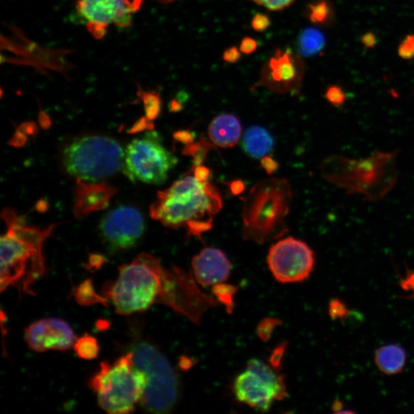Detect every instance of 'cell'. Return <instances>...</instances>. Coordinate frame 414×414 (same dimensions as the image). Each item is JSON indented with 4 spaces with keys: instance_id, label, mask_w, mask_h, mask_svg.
Wrapping results in <instances>:
<instances>
[{
    "instance_id": "cell-27",
    "label": "cell",
    "mask_w": 414,
    "mask_h": 414,
    "mask_svg": "<svg viewBox=\"0 0 414 414\" xmlns=\"http://www.w3.org/2000/svg\"><path fill=\"white\" fill-rule=\"evenodd\" d=\"M212 293L217 298V300L224 304L229 313L234 309V297L236 293V288L234 285L219 283L214 285Z\"/></svg>"
},
{
    "instance_id": "cell-15",
    "label": "cell",
    "mask_w": 414,
    "mask_h": 414,
    "mask_svg": "<svg viewBox=\"0 0 414 414\" xmlns=\"http://www.w3.org/2000/svg\"><path fill=\"white\" fill-rule=\"evenodd\" d=\"M231 268L232 265L225 254L216 248H206L192 260L195 278L204 287L225 282L229 276Z\"/></svg>"
},
{
    "instance_id": "cell-22",
    "label": "cell",
    "mask_w": 414,
    "mask_h": 414,
    "mask_svg": "<svg viewBox=\"0 0 414 414\" xmlns=\"http://www.w3.org/2000/svg\"><path fill=\"white\" fill-rule=\"evenodd\" d=\"M298 46L301 55L311 57L322 51L325 46V37L317 28H307L298 38Z\"/></svg>"
},
{
    "instance_id": "cell-3",
    "label": "cell",
    "mask_w": 414,
    "mask_h": 414,
    "mask_svg": "<svg viewBox=\"0 0 414 414\" xmlns=\"http://www.w3.org/2000/svg\"><path fill=\"white\" fill-rule=\"evenodd\" d=\"M3 218L8 230L1 237V292L13 286L18 292L34 295L31 287L45 273L43 244L55 225L45 229L26 227L9 209Z\"/></svg>"
},
{
    "instance_id": "cell-44",
    "label": "cell",
    "mask_w": 414,
    "mask_h": 414,
    "mask_svg": "<svg viewBox=\"0 0 414 414\" xmlns=\"http://www.w3.org/2000/svg\"><path fill=\"white\" fill-rule=\"evenodd\" d=\"M183 108H184V106H183V104L180 100L175 99L170 102V109L171 111L179 112Z\"/></svg>"
},
{
    "instance_id": "cell-23",
    "label": "cell",
    "mask_w": 414,
    "mask_h": 414,
    "mask_svg": "<svg viewBox=\"0 0 414 414\" xmlns=\"http://www.w3.org/2000/svg\"><path fill=\"white\" fill-rule=\"evenodd\" d=\"M307 16L315 25H325L332 21L333 8L329 0H315L307 5Z\"/></svg>"
},
{
    "instance_id": "cell-5",
    "label": "cell",
    "mask_w": 414,
    "mask_h": 414,
    "mask_svg": "<svg viewBox=\"0 0 414 414\" xmlns=\"http://www.w3.org/2000/svg\"><path fill=\"white\" fill-rule=\"evenodd\" d=\"M293 192L288 180L271 178L259 181L244 198L242 234L247 241L265 244L288 232Z\"/></svg>"
},
{
    "instance_id": "cell-8",
    "label": "cell",
    "mask_w": 414,
    "mask_h": 414,
    "mask_svg": "<svg viewBox=\"0 0 414 414\" xmlns=\"http://www.w3.org/2000/svg\"><path fill=\"white\" fill-rule=\"evenodd\" d=\"M124 153L116 140L102 136H85L74 139L65 147L62 162L70 175L95 183L123 168Z\"/></svg>"
},
{
    "instance_id": "cell-11",
    "label": "cell",
    "mask_w": 414,
    "mask_h": 414,
    "mask_svg": "<svg viewBox=\"0 0 414 414\" xmlns=\"http://www.w3.org/2000/svg\"><path fill=\"white\" fill-rule=\"evenodd\" d=\"M305 75V63L300 54L290 48L277 49L263 64L260 78L253 90L265 88L279 94H300Z\"/></svg>"
},
{
    "instance_id": "cell-1",
    "label": "cell",
    "mask_w": 414,
    "mask_h": 414,
    "mask_svg": "<svg viewBox=\"0 0 414 414\" xmlns=\"http://www.w3.org/2000/svg\"><path fill=\"white\" fill-rule=\"evenodd\" d=\"M192 290L190 273L178 267L168 271L156 257L141 254L119 268V278L107 294L118 314L129 315L156 303L178 312L189 300Z\"/></svg>"
},
{
    "instance_id": "cell-10",
    "label": "cell",
    "mask_w": 414,
    "mask_h": 414,
    "mask_svg": "<svg viewBox=\"0 0 414 414\" xmlns=\"http://www.w3.org/2000/svg\"><path fill=\"white\" fill-rule=\"evenodd\" d=\"M267 263L278 282L303 283L314 271L315 253L302 240L287 237L269 249Z\"/></svg>"
},
{
    "instance_id": "cell-13",
    "label": "cell",
    "mask_w": 414,
    "mask_h": 414,
    "mask_svg": "<svg viewBox=\"0 0 414 414\" xmlns=\"http://www.w3.org/2000/svg\"><path fill=\"white\" fill-rule=\"evenodd\" d=\"M99 229L109 249L120 251L136 245L146 230V223L137 208L122 205L104 217Z\"/></svg>"
},
{
    "instance_id": "cell-16",
    "label": "cell",
    "mask_w": 414,
    "mask_h": 414,
    "mask_svg": "<svg viewBox=\"0 0 414 414\" xmlns=\"http://www.w3.org/2000/svg\"><path fill=\"white\" fill-rule=\"evenodd\" d=\"M234 391L237 400L260 412H266L271 408L276 393L273 388L256 373L246 369L236 378Z\"/></svg>"
},
{
    "instance_id": "cell-2",
    "label": "cell",
    "mask_w": 414,
    "mask_h": 414,
    "mask_svg": "<svg viewBox=\"0 0 414 414\" xmlns=\"http://www.w3.org/2000/svg\"><path fill=\"white\" fill-rule=\"evenodd\" d=\"M223 208V199L209 182H200L188 175L159 191L150 214L167 227L185 228L189 236L201 239L213 227L214 217Z\"/></svg>"
},
{
    "instance_id": "cell-35",
    "label": "cell",
    "mask_w": 414,
    "mask_h": 414,
    "mask_svg": "<svg viewBox=\"0 0 414 414\" xmlns=\"http://www.w3.org/2000/svg\"><path fill=\"white\" fill-rule=\"evenodd\" d=\"M258 49V43L255 38L245 37L240 43L239 50L243 54L251 55Z\"/></svg>"
},
{
    "instance_id": "cell-40",
    "label": "cell",
    "mask_w": 414,
    "mask_h": 414,
    "mask_svg": "<svg viewBox=\"0 0 414 414\" xmlns=\"http://www.w3.org/2000/svg\"><path fill=\"white\" fill-rule=\"evenodd\" d=\"M401 287L403 290L411 291L410 298H414V271L409 273L407 276L402 279L400 283Z\"/></svg>"
},
{
    "instance_id": "cell-18",
    "label": "cell",
    "mask_w": 414,
    "mask_h": 414,
    "mask_svg": "<svg viewBox=\"0 0 414 414\" xmlns=\"http://www.w3.org/2000/svg\"><path fill=\"white\" fill-rule=\"evenodd\" d=\"M242 124L234 114H223L214 118L209 125V140L221 148H234L242 136Z\"/></svg>"
},
{
    "instance_id": "cell-26",
    "label": "cell",
    "mask_w": 414,
    "mask_h": 414,
    "mask_svg": "<svg viewBox=\"0 0 414 414\" xmlns=\"http://www.w3.org/2000/svg\"><path fill=\"white\" fill-rule=\"evenodd\" d=\"M210 148H214L213 146L205 138H201L197 143L187 144L183 150V153L194 159V165L192 167H197L203 163Z\"/></svg>"
},
{
    "instance_id": "cell-19",
    "label": "cell",
    "mask_w": 414,
    "mask_h": 414,
    "mask_svg": "<svg viewBox=\"0 0 414 414\" xmlns=\"http://www.w3.org/2000/svg\"><path fill=\"white\" fill-rule=\"evenodd\" d=\"M407 352L398 344L381 347L374 354V363L380 371L392 376L401 373L405 368Z\"/></svg>"
},
{
    "instance_id": "cell-43",
    "label": "cell",
    "mask_w": 414,
    "mask_h": 414,
    "mask_svg": "<svg viewBox=\"0 0 414 414\" xmlns=\"http://www.w3.org/2000/svg\"><path fill=\"white\" fill-rule=\"evenodd\" d=\"M332 410L335 413H353L354 412L351 411V410H344V406H343V403L342 401H334L332 406Z\"/></svg>"
},
{
    "instance_id": "cell-36",
    "label": "cell",
    "mask_w": 414,
    "mask_h": 414,
    "mask_svg": "<svg viewBox=\"0 0 414 414\" xmlns=\"http://www.w3.org/2000/svg\"><path fill=\"white\" fill-rule=\"evenodd\" d=\"M242 56V53L236 46H232L226 50L223 54V60L229 64L237 62Z\"/></svg>"
},
{
    "instance_id": "cell-38",
    "label": "cell",
    "mask_w": 414,
    "mask_h": 414,
    "mask_svg": "<svg viewBox=\"0 0 414 414\" xmlns=\"http://www.w3.org/2000/svg\"><path fill=\"white\" fill-rule=\"evenodd\" d=\"M173 138L182 143L190 144L195 141V134L190 131H179L173 134Z\"/></svg>"
},
{
    "instance_id": "cell-6",
    "label": "cell",
    "mask_w": 414,
    "mask_h": 414,
    "mask_svg": "<svg viewBox=\"0 0 414 414\" xmlns=\"http://www.w3.org/2000/svg\"><path fill=\"white\" fill-rule=\"evenodd\" d=\"M129 352L137 367L146 374L147 385L140 402L146 411L163 414L175 408L180 397L179 375L157 346L134 337Z\"/></svg>"
},
{
    "instance_id": "cell-28",
    "label": "cell",
    "mask_w": 414,
    "mask_h": 414,
    "mask_svg": "<svg viewBox=\"0 0 414 414\" xmlns=\"http://www.w3.org/2000/svg\"><path fill=\"white\" fill-rule=\"evenodd\" d=\"M77 300L82 305H92L94 303H106L103 298L95 293L91 281H85L82 284L75 294Z\"/></svg>"
},
{
    "instance_id": "cell-21",
    "label": "cell",
    "mask_w": 414,
    "mask_h": 414,
    "mask_svg": "<svg viewBox=\"0 0 414 414\" xmlns=\"http://www.w3.org/2000/svg\"><path fill=\"white\" fill-rule=\"evenodd\" d=\"M247 369L256 373L271 386L276 393V400H283L287 396V391L284 378L275 371L271 365L258 359L250 360L247 364Z\"/></svg>"
},
{
    "instance_id": "cell-30",
    "label": "cell",
    "mask_w": 414,
    "mask_h": 414,
    "mask_svg": "<svg viewBox=\"0 0 414 414\" xmlns=\"http://www.w3.org/2000/svg\"><path fill=\"white\" fill-rule=\"evenodd\" d=\"M329 313L333 320H343L349 315V310L339 298H332L329 305Z\"/></svg>"
},
{
    "instance_id": "cell-42",
    "label": "cell",
    "mask_w": 414,
    "mask_h": 414,
    "mask_svg": "<svg viewBox=\"0 0 414 414\" xmlns=\"http://www.w3.org/2000/svg\"><path fill=\"white\" fill-rule=\"evenodd\" d=\"M245 184L242 180H234L230 183L229 189L234 195L243 194L245 190Z\"/></svg>"
},
{
    "instance_id": "cell-31",
    "label": "cell",
    "mask_w": 414,
    "mask_h": 414,
    "mask_svg": "<svg viewBox=\"0 0 414 414\" xmlns=\"http://www.w3.org/2000/svg\"><path fill=\"white\" fill-rule=\"evenodd\" d=\"M255 4L263 6L271 11H282L290 7L295 0H252Z\"/></svg>"
},
{
    "instance_id": "cell-39",
    "label": "cell",
    "mask_w": 414,
    "mask_h": 414,
    "mask_svg": "<svg viewBox=\"0 0 414 414\" xmlns=\"http://www.w3.org/2000/svg\"><path fill=\"white\" fill-rule=\"evenodd\" d=\"M261 166L268 175H271L278 168V163L273 158L266 156L261 159Z\"/></svg>"
},
{
    "instance_id": "cell-34",
    "label": "cell",
    "mask_w": 414,
    "mask_h": 414,
    "mask_svg": "<svg viewBox=\"0 0 414 414\" xmlns=\"http://www.w3.org/2000/svg\"><path fill=\"white\" fill-rule=\"evenodd\" d=\"M276 324V320H266L260 324L258 329V334L260 338L267 340L269 336L271 335Z\"/></svg>"
},
{
    "instance_id": "cell-4",
    "label": "cell",
    "mask_w": 414,
    "mask_h": 414,
    "mask_svg": "<svg viewBox=\"0 0 414 414\" xmlns=\"http://www.w3.org/2000/svg\"><path fill=\"white\" fill-rule=\"evenodd\" d=\"M398 153L375 152L360 160L332 156L322 163L321 175L349 195H360L369 201L379 200L396 184Z\"/></svg>"
},
{
    "instance_id": "cell-7",
    "label": "cell",
    "mask_w": 414,
    "mask_h": 414,
    "mask_svg": "<svg viewBox=\"0 0 414 414\" xmlns=\"http://www.w3.org/2000/svg\"><path fill=\"white\" fill-rule=\"evenodd\" d=\"M89 385L97 394L102 409L111 414H123L134 411L140 403L147 378L134 364L129 352L112 364L102 361Z\"/></svg>"
},
{
    "instance_id": "cell-41",
    "label": "cell",
    "mask_w": 414,
    "mask_h": 414,
    "mask_svg": "<svg viewBox=\"0 0 414 414\" xmlns=\"http://www.w3.org/2000/svg\"><path fill=\"white\" fill-rule=\"evenodd\" d=\"M361 43L366 49H373L377 44V37L374 33L369 32L363 35Z\"/></svg>"
},
{
    "instance_id": "cell-12",
    "label": "cell",
    "mask_w": 414,
    "mask_h": 414,
    "mask_svg": "<svg viewBox=\"0 0 414 414\" xmlns=\"http://www.w3.org/2000/svg\"><path fill=\"white\" fill-rule=\"evenodd\" d=\"M142 0H78L76 13L89 32L100 40L110 25L127 28L132 15L139 11Z\"/></svg>"
},
{
    "instance_id": "cell-14",
    "label": "cell",
    "mask_w": 414,
    "mask_h": 414,
    "mask_svg": "<svg viewBox=\"0 0 414 414\" xmlns=\"http://www.w3.org/2000/svg\"><path fill=\"white\" fill-rule=\"evenodd\" d=\"M25 339L33 351L40 353L47 350L70 349L76 342V337L68 323L52 317L28 326L25 331Z\"/></svg>"
},
{
    "instance_id": "cell-29",
    "label": "cell",
    "mask_w": 414,
    "mask_h": 414,
    "mask_svg": "<svg viewBox=\"0 0 414 414\" xmlns=\"http://www.w3.org/2000/svg\"><path fill=\"white\" fill-rule=\"evenodd\" d=\"M325 99L334 107L342 106L347 99L344 91L339 85H331L325 92Z\"/></svg>"
},
{
    "instance_id": "cell-37",
    "label": "cell",
    "mask_w": 414,
    "mask_h": 414,
    "mask_svg": "<svg viewBox=\"0 0 414 414\" xmlns=\"http://www.w3.org/2000/svg\"><path fill=\"white\" fill-rule=\"evenodd\" d=\"M190 170L192 172L195 178L200 182H208L210 178V170L203 165L192 167Z\"/></svg>"
},
{
    "instance_id": "cell-45",
    "label": "cell",
    "mask_w": 414,
    "mask_h": 414,
    "mask_svg": "<svg viewBox=\"0 0 414 414\" xmlns=\"http://www.w3.org/2000/svg\"><path fill=\"white\" fill-rule=\"evenodd\" d=\"M157 1L160 3V4H171V3L175 2L176 0H157Z\"/></svg>"
},
{
    "instance_id": "cell-17",
    "label": "cell",
    "mask_w": 414,
    "mask_h": 414,
    "mask_svg": "<svg viewBox=\"0 0 414 414\" xmlns=\"http://www.w3.org/2000/svg\"><path fill=\"white\" fill-rule=\"evenodd\" d=\"M117 190L105 183L77 180L74 214L77 218L107 208Z\"/></svg>"
},
{
    "instance_id": "cell-9",
    "label": "cell",
    "mask_w": 414,
    "mask_h": 414,
    "mask_svg": "<svg viewBox=\"0 0 414 414\" xmlns=\"http://www.w3.org/2000/svg\"><path fill=\"white\" fill-rule=\"evenodd\" d=\"M178 158L163 147L159 134L150 131L133 140L125 150L123 172L133 182L160 185L177 165Z\"/></svg>"
},
{
    "instance_id": "cell-33",
    "label": "cell",
    "mask_w": 414,
    "mask_h": 414,
    "mask_svg": "<svg viewBox=\"0 0 414 414\" xmlns=\"http://www.w3.org/2000/svg\"><path fill=\"white\" fill-rule=\"evenodd\" d=\"M271 24V18L263 13H257L252 18L251 26L256 32L266 31Z\"/></svg>"
},
{
    "instance_id": "cell-24",
    "label": "cell",
    "mask_w": 414,
    "mask_h": 414,
    "mask_svg": "<svg viewBox=\"0 0 414 414\" xmlns=\"http://www.w3.org/2000/svg\"><path fill=\"white\" fill-rule=\"evenodd\" d=\"M74 349L79 357L84 360H94L98 358L100 347L94 337L86 334L76 340Z\"/></svg>"
},
{
    "instance_id": "cell-32",
    "label": "cell",
    "mask_w": 414,
    "mask_h": 414,
    "mask_svg": "<svg viewBox=\"0 0 414 414\" xmlns=\"http://www.w3.org/2000/svg\"><path fill=\"white\" fill-rule=\"evenodd\" d=\"M398 55L403 60H409L414 57V35H408L398 48Z\"/></svg>"
},
{
    "instance_id": "cell-25",
    "label": "cell",
    "mask_w": 414,
    "mask_h": 414,
    "mask_svg": "<svg viewBox=\"0 0 414 414\" xmlns=\"http://www.w3.org/2000/svg\"><path fill=\"white\" fill-rule=\"evenodd\" d=\"M141 95L146 118L151 121L156 120L161 111L162 101L159 92L157 91L141 92Z\"/></svg>"
},
{
    "instance_id": "cell-20",
    "label": "cell",
    "mask_w": 414,
    "mask_h": 414,
    "mask_svg": "<svg viewBox=\"0 0 414 414\" xmlns=\"http://www.w3.org/2000/svg\"><path fill=\"white\" fill-rule=\"evenodd\" d=\"M275 142L271 134L263 127L249 128L244 134L242 147L250 157L263 158L272 152Z\"/></svg>"
}]
</instances>
